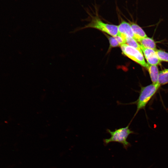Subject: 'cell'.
Segmentation results:
<instances>
[{
  "label": "cell",
  "mask_w": 168,
  "mask_h": 168,
  "mask_svg": "<svg viewBox=\"0 0 168 168\" xmlns=\"http://www.w3.org/2000/svg\"><path fill=\"white\" fill-rule=\"evenodd\" d=\"M118 26V34L123 36L129 37L134 39V35L129 22L124 20L121 21Z\"/></svg>",
  "instance_id": "obj_5"
},
{
  "label": "cell",
  "mask_w": 168,
  "mask_h": 168,
  "mask_svg": "<svg viewBox=\"0 0 168 168\" xmlns=\"http://www.w3.org/2000/svg\"><path fill=\"white\" fill-rule=\"evenodd\" d=\"M129 23L134 35V39L138 42L141 39L147 37L144 31L138 25L131 21Z\"/></svg>",
  "instance_id": "obj_6"
},
{
  "label": "cell",
  "mask_w": 168,
  "mask_h": 168,
  "mask_svg": "<svg viewBox=\"0 0 168 168\" xmlns=\"http://www.w3.org/2000/svg\"><path fill=\"white\" fill-rule=\"evenodd\" d=\"M140 47L146 58L156 54L154 50L145 48L141 45Z\"/></svg>",
  "instance_id": "obj_13"
},
{
  "label": "cell",
  "mask_w": 168,
  "mask_h": 168,
  "mask_svg": "<svg viewBox=\"0 0 168 168\" xmlns=\"http://www.w3.org/2000/svg\"><path fill=\"white\" fill-rule=\"evenodd\" d=\"M121 50L124 55L142 66L146 68V63L142 52L126 44L120 46Z\"/></svg>",
  "instance_id": "obj_4"
},
{
  "label": "cell",
  "mask_w": 168,
  "mask_h": 168,
  "mask_svg": "<svg viewBox=\"0 0 168 168\" xmlns=\"http://www.w3.org/2000/svg\"><path fill=\"white\" fill-rule=\"evenodd\" d=\"M87 28L97 29L112 36L118 34V26L105 23L96 16H92L90 22L82 29Z\"/></svg>",
  "instance_id": "obj_3"
},
{
  "label": "cell",
  "mask_w": 168,
  "mask_h": 168,
  "mask_svg": "<svg viewBox=\"0 0 168 168\" xmlns=\"http://www.w3.org/2000/svg\"><path fill=\"white\" fill-rule=\"evenodd\" d=\"M155 52L160 61L168 62V53L160 49H156Z\"/></svg>",
  "instance_id": "obj_11"
},
{
  "label": "cell",
  "mask_w": 168,
  "mask_h": 168,
  "mask_svg": "<svg viewBox=\"0 0 168 168\" xmlns=\"http://www.w3.org/2000/svg\"><path fill=\"white\" fill-rule=\"evenodd\" d=\"M158 83L161 86L168 83V69L159 72Z\"/></svg>",
  "instance_id": "obj_9"
},
{
  "label": "cell",
  "mask_w": 168,
  "mask_h": 168,
  "mask_svg": "<svg viewBox=\"0 0 168 168\" xmlns=\"http://www.w3.org/2000/svg\"><path fill=\"white\" fill-rule=\"evenodd\" d=\"M160 86V85L158 83L155 84L152 83L144 86H141L139 91V96L136 100L126 104H123L118 101L117 102L120 105L135 104L136 105L137 109L136 112L129 123L130 124L140 110L145 109L147 105L155 95Z\"/></svg>",
  "instance_id": "obj_1"
},
{
  "label": "cell",
  "mask_w": 168,
  "mask_h": 168,
  "mask_svg": "<svg viewBox=\"0 0 168 168\" xmlns=\"http://www.w3.org/2000/svg\"><path fill=\"white\" fill-rule=\"evenodd\" d=\"M105 35L108 38L109 41L110 47L109 49L113 48L116 47L120 46L117 40L114 36H109L107 34H105Z\"/></svg>",
  "instance_id": "obj_14"
},
{
  "label": "cell",
  "mask_w": 168,
  "mask_h": 168,
  "mask_svg": "<svg viewBox=\"0 0 168 168\" xmlns=\"http://www.w3.org/2000/svg\"><path fill=\"white\" fill-rule=\"evenodd\" d=\"M146 68L148 70L152 83H157L159 71L157 65L147 63Z\"/></svg>",
  "instance_id": "obj_7"
},
{
  "label": "cell",
  "mask_w": 168,
  "mask_h": 168,
  "mask_svg": "<svg viewBox=\"0 0 168 168\" xmlns=\"http://www.w3.org/2000/svg\"><path fill=\"white\" fill-rule=\"evenodd\" d=\"M147 63L152 65H158L160 64V61L156 54L146 58Z\"/></svg>",
  "instance_id": "obj_12"
},
{
  "label": "cell",
  "mask_w": 168,
  "mask_h": 168,
  "mask_svg": "<svg viewBox=\"0 0 168 168\" xmlns=\"http://www.w3.org/2000/svg\"><path fill=\"white\" fill-rule=\"evenodd\" d=\"M126 44L128 45L133 47L141 52H142L140 47V45L134 38L129 37H126Z\"/></svg>",
  "instance_id": "obj_10"
},
{
  "label": "cell",
  "mask_w": 168,
  "mask_h": 168,
  "mask_svg": "<svg viewBox=\"0 0 168 168\" xmlns=\"http://www.w3.org/2000/svg\"><path fill=\"white\" fill-rule=\"evenodd\" d=\"M140 45L145 48L152 49L156 50V44L152 38L147 37L140 39L138 41Z\"/></svg>",
  "instance_id": "obj_8"
},
{
  "label": "cell",
  "mask_w": 168,
  "mask_h": 168,
  "mask_svg": "<svg viewBox=\"0 0 168 168\" xmlns=\"http://www.w3.org/2000/svg\"><path fill=\"white\" fill-rule=\"evenodd\" d=\"M130 124H129L125 127L116 129L114 131H111L110 129H107L106 131L110 134L111 137L109 138L104 139V144L106 145L112 142H118L122 144L124 147L127 149L131 146L130 143L127 141V139L130 134L135 133L129 128Z\"/></svg>",
  "instance_id": "obj_2"
}]
</instances>
